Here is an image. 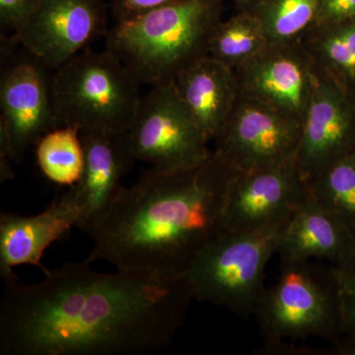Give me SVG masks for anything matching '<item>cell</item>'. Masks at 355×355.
Masks as SVG:
<instances>
[{
  "label": "cell",
  "mask_w": 355,
  "mask_h": 355,
  "mask_svg": "<svg viewBox=\"0 0 355 355\" xmlns=\"http://www.w3.org/2000/svg\"><path fill=\"white\" fill-rule=\"evenodd\" d=\"M3 280L0 355H141L171 345L193 295L184 273L99 272L88 261Z\"/></svg>",
  "instance_id": "cell-1"
},
{
  "label": "cell",
  "mask_w": 355,
  "mask_h": 355,
  "mask_svg": "<svg viewBox=\"0 0 355 355\" xmlns=\"http://www.w3.org/2000/svg\"><path fill=\"white\" fill-rule=\"evenodd\" d=\"M235 171L212 150L190 169L151 167L123 188L91 229L89 263L116 270L184 273L202 248L223 231L229 182Z\"/></svg>",
  "instance_id": "cell-2"
},
{
  "label": "cell",
  "mask_w": 355,
  "mask_h": 355,
  "mask_svg": "<svg viewBox=\"0 0 355 355\" xmlns=\"http://www.w3.org/2000/svg\"><path fill=\"white\" fill-rule=\"evenodd\" d=\"M222 12L223 0H178L116 22L106 34V48L140 83H166L207 55Z\"/></svg>",
  "instance_id": "cell-3"
},
{
  "label": "cell",
  "mask_w": 355,
  "mask_h": 355,
  "mask_svg": "<svg viewBox=\"0 0 355 355\" xmlns=\"http://www.w3.org/2000/svg\"><path fill=\"white\" fill-rule=\"evenodd\" d=\"M141 85L108 49H85L51 76L58 125L78 128L80 132H128L142 99Z\"/></svg>",
  "instance_id": "cell-4"
},
{
  "label": "cell",
  "mask_w": 355,
  "mask_h": 355,
  "mask_svg": "<svg viewBox=\"0 0 355 355\" xmlns=\"http://www.w3.org/2000/svg\"><path fill=\"white\" fill-rule=\"evenodd\" d=\"M254 316L263 352H282L289 340L340 338V291L336 266L322 261H282L275 286L266 288Z\"/></svg>",
  "instance_id": "cell-5"
},
{
  "label": "cell",
  "mask_w": 355,
  "mask_h": 355,
  "mask_svg": "<svg viewBox=\"0 0 355 355\" xmlns=\"http://www.w3.org/2000/svg\"><path fill=\"white\" fill-rule=\"evenodd\" d=\"M282 228L219 233L184 272L193 298L240 318L254 315L266 291V268L277 254Z\"/></svg>",
  "instance_id": "cell-6"
},
{
  "label": "cell",
  "mask_w": 355,
  "mask_h": 355,
  "mask_svg": "<svg viewBox=\"0 0 355 355\" xmlns=\"http://www.w3.org/2000/svg\"><path fill=\"white\" fill-rule=\"evenodd\" d=\"M151 87L142 97L128 132L133 157L168 171L202 164L211 156L212 149L184 108L174 80Z\"/></svg>",
  "instance_id": "cell-7"
},
{
  "label": "cell",
  "mask_w": 355,
  "mask_h": 355,
  "mask_svg": "<svg viewBox=\"0 0 355 355\" xmlns=\"http://www.w3.org/2000/svg\"><path fill=\"white\" fill-rule=\"evenodd\" d=\"M301 123L239 92L214 153L235 172L295 163Z\"/></svg>",
  "instance_id": "cell-8"
},
{
  "label": "cell",
  "mask_w": 355,
  "mask_h": 355,
  "mask_svg": "<svg viewBox=\"0 0 355 355\" xmlns=\"http://www.w3.org/2000/svg\"><path fill=\"white\" fill-rule=\"evenodd\" d=\"M28 53V51H27ZM50 69L28 53L2 71L0 79L1 179L12 178L8 161H20L46 132L58 128Z\"/></svg>",
  "instance_id": "cell-9"
},
{
  "label": "cell",
  "mask_w": 355,
  "mask_h": 355,
  "mask_svg": "<svg viewBox=\"0 0 355 355\" xmlns=\"http://www.w3.org/2000/svg\"><path fill=\"white\" fill-rule=\"evenodd\" d=\"M107 33L103 0H41L14 39L55 70Z\"/></svg>",
  "instance_id": "cell-10"
},
{
  "label": "cell",
  "mask_w": 355,
  "mask_h": 355,
  "mask_svg": "<svg viewBox=\"0 0 355 355\" xmlns=\"http://www.w3.org/2000/svg\"><path fill=\"white\" fill-rule=\"evenodd\" d=\"M307 196L295 163L234 172L229 182L223 230L231 232L284 227Z\"/></svg>",
  "instance_id": "cell-11"
},
{
  "label": "cell",
  "mask_w": 355,
  "mask_h": 355,
  "mask_svg": "<svg viewBox=\"0 0 355 355\" xmlns=\"http://www.w3.org/2000/svg\"><path fill=\"white\" fill-rule=\"evenodd\" d=\"M235 73L240 93L302 123L317 81L302 44H270Z\"/></svg>",
  "instance_id": "cell-12"
},
{
  "label": "cell",
  "mask_w": 355,
  "mask_h": 355,
  "mask_svg": "<svg viewBox=\"0 0 355 355\" xmlns=\"http://www.w3.org/2000/svg\"><path fill=\"white\" fill-rule=\"evenodd\" d=\"M354 147L355 98L317 69L316 85L301 123L295 156L301 179L305 183Z\"/></svg>",
  "instance_id": "cell-13"
},
{
  "label": "cell",
  "mask_w": 355,
  "mask_h": 355,
  "mask_svg": "<svg viewBox=\"0 0 355 355\" xmlns=\"http://www.w3.org/2000/svg\"><path fill=\"white\" fill-rule=\"evenodd\" d=\"M85 163L80 181L70 187L83 212L80 229L88 234L125 187L121 180L133 157L128 132H81Z\"/></svg>",
  "instance_id": "cell-14"
},
{
  "label": "cell",
  "mask_w": 355,
  "mask_h": 355,
  "mask_svg": "<svg viewBox=\"0 0 355 355\" xmlns=\"http://www.w3.org/2000/svg\"><path fill=\"white\" fill-rule=\"evenodd\" d=\"M83 212L69 190L48 209L35 216L12 212L0 216V275L2 280L15 277V266H42L44 251L64 239L72 228L80 227Z\"/></svg>",
  "instance_id": "cell-15"
},
{
  "label": "cell",
  "mask_w": 355,
  "mask_h": 355,
  "mask_svg": "<svg viewBox=\"0 0 355 355\" xmlns=\"http://www.w3.org/2000/svg\"><path fill=\"white\" fill-rule=\"evenodd\" d=\"M282 261H326L338 266L355 254V239L347 227L321 203L306 196L279 236Z\"/></svg>",
  "instance_id": "cell-16"
},
{
  "label": "cell",
  "mask_w": 355,
  "mask_h": 355,
  "mask_svg": "<svg viewBox=\"0 0 355 355\" xmlns=\"http://www.w3.org/2000/svg\"><path fill=\"white\" fill-rule=\"evenodd\" d=\"M173 80L184 108L207 139L214 142L239 94L234 70L205 55Z\"/></svg>",
  "instance_id": "cell-17"
},
{
  "label": "cell",
  "mask_w": 355,
  "mask_h": 355,
  "mask_svg": "<svg viewBox=\"0 0 355 355\" xmlns=\"http://www.w3.org/2000/svg\"><path fill=\"white\" fill-rule=\"evenodd\" d=\"M301 44L316 69L355 98V17L316 24Z\"/></svg>",
  "instance_id": "cell-18"
},
{
  "label": "cell",
  "mask_w": 355,
  "mask_h": 355,
  "mask_svg": "<svg viewBox=\"0 0 355 355\" xmlns=\"http://www.w3.org/2000/svg\"><path fill=\"white\" fill-rule=\"evenodd\" d=\"M270 44L258 17L251 11H237L217 25L209 40L207 55L235 71Z\"/></svg>",
  "instance_id": "cell-19"
},
{
  "label": "cell",
  "mask_w": 355,
  "mask_h": 355,
  "mask_svg": "<svg viewBox=\"0 0 355 355\" xmlns=\"http://www.w3.org/2000/svg\"><path fill=\"white\" fill-rule=\"evenodd\" d=\"M308 195L338 219L355 239V147L305 182Z\"/></svg>",
  "instance_id": "cell-20"
},
{
  "label": "cell",
  "mask_w": 355,
  "mask_h": 355,
  "mask_svg": "<svg viewBox=\"0 0 355 355\" xmlns=\"http://www.w3.org/2000/svg\"><path fill=\"white\" fill-rule=\"evenodd\" d=\"M36 160L44 177L60 186H74L83 176L85 153L80 130L62 125L36 144Z\"/></svg>",
  "instance_id": "cell-21"
},
{
  "label": "cell",
  "mask_w": 355,
  "mask_h": 355,
  "mask_svg": "<svg viewBox=\"0 0 355 355\" xmlns=\"http://www.w3.org/2000/svg\"><path fill=\"white\" fill-rule=\"evenodd\" d=\"M321 0H261L252 12L270 44L301 43L317 22Z\"/></svg>",
  "instance_id": "cell-22"
},
{
  "label": "cell",
  "mask_w": 355,
  "mask_h": 355,
  "mask_svg": "<svg viewBox=\"0 0 355 355\" xmlns=\"http://www.w3.org/2000/svg\"><path fill=\"white\" fill-rule=\"evenodd\" d=\"M340 291V338L336 354L355 355V265L336 266Z\"/></svg>",
  "instance_id": "cell-23"
},
{
  "label": "cell",
  "mask_w": 355,
  "mask_h": 355,
  "mask_svg": "<svg viewBox=\"0 0 355 355\" xmlns=\"http://www.w3.org/2000/svg\"><path fill=\"white\" fill-rule=\"evenodd\" d=\"M41 0H0L2 27L17 31L36 12Z\"/></svg>",
  "instance_id": "cell-24"
},
{
  "label": "cell",
  "mask_w": 355,
  "mask_h": 355,
  "mask_svg": "<svg viewBox=\"0 0 355 355\" xmlns=\"http://www.w3.org/2000/svg\"><path fill=\"white\" fill-rule=\"evenodd\" d=\"M178 0H111L112 12L116 22L130 19Z\"/></svg>",
  "instance_id": "cell-25"
},
{
  "label": "cell",
  "mask_w": 355,
  "mask_h": 355,
  "mask_svg": "<svg viewBox=\"0 0 355 355\" xmlns=\"http://www.w3.org/2000/svg\"><path fill=\"white\" fill-rule=\"evenodd\" d=\"M354 17L355 0H321L316 24L338 22Z\"/></svg>",
  "instance_id": "cell-26"
},
{
  "label": "cell",
  "mask_w": 355,
  "mask_h": 355,
  "mask_svg": "<svg viewBox=\"0 0 355 355\" xmlns=\"http://www.w3.org/2000/svg\"><path fill=\"white\" fill-rule=\"evenodd\" d=\"M237 11H253L261 0H232Z\"/></svg>",
  "instance_id": "cell-27"
},
{
  "label": "cell",
  "mask_w": 355,
  "mask_h": 355,
  "mask_svg": "<svg viewBox=\"0 0 355 355\" xmlns=\"http://www.w3.org/2000/svg\"><path fill=\"white\" fill-rule=\"evenodd\" d=\"M349 263H354V265H355V254H354V259H352V260L350 261Z\"/></svg>",
  "instance_id": "cell-28"
}]
</instances>
